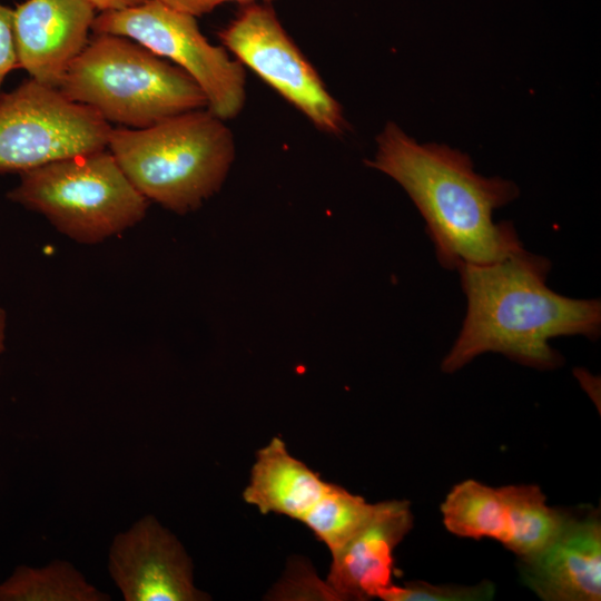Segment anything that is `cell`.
<instances>
[{"mask_svg": "<svg viewBox=\"0 0 601 601\" xmlns=\"http://www.w3.org/2000/svg\"><path fill=\"white\" fill-rule=\"evenodd\" d=\"M70 562L53 560L43 566L19 565L0 582V601H109Z\"/></svg>", "mask_w": 601, "mask_h": 601, "instance_id": "16", "label": "cell"}, {"mask_svg": "<svg viewBox=\"0 0 601 601\" xmlns=\"http://www.w3.org/2000/svg\"><path fill=\"white\" fill-rule=\"evenodd\" d=\"M445 528L462 538L509 540L508 510L500 487L475 480L456 484L441 505Z\"/></svg>", "mask_w": 601, "mask_h": 601, "instance_id": "15", "label": "cell"}, {"mask_svg": "<svg viewBox=\"0 0 601 601\" xmlns=\"http://www.w3.org/2000/svg\"><path fill=\"white\" fill-rule=\"evenodd\" d=\"M111 130L95 110L30 78L0 93V173L107 149Z\"/></svg>", "mask_w": 601, "mask_h": 601, "instance_id": "7", "label": "cell"}, {"mask_svg": "<svg viewBox=\"0 0 601 601\" xmlns=\"http://www.w3.org/2000/svg\"><path fill=\"white\" fill-rule=\"evenodd\" d=\"M95 33L129 38L161 58L171 60L200 87L207 109L229 120L246 101L244 65L231 59L224 47L211 45L201 33L196 17L159 0L112 11H102L92 23Z\"/></svg>", "mask_w": 601, "mask_h": 601, "instance_id": "6", "label": "cell"}, {"mask_svg": "<svg viewBox=\"0 0 601 601\" xmlns=\"http://www.w3.org/2000/svg\"><path fill=\"white\" fill-rule=\"evenodd\" d=\"M159 1H161L162 3L178 11L188 13L194 17H199V16L211 12L218 6L225 2H229V1H235V2H238L239 4H244L248 2H255V1L270 3L275 0H159Z\"/></svg>", "mask_w": 601, "mask_h": 601, "instance_id": "20", "label": "cell"}, {"mask_svg": "<svg viewBox=\"0 0 601 601\" xmlns=\"http://www.w3.org/2000/svg\"><path fill=\"white\" fill-rule=\"evenodd\" d=\"M328 485L319 473L294 457L280 437L274 436L257 451L243 499L263 514L302 521Z\"/></svg>", "mask_w": 601, "mask_h": 601, "instance_id": "13", "label": "cell"}, {"mask_svg": "<svg viewBox=\"0 0 601 601\" xmlns=\"http://www.w3.org/2000/svg\"><path fill=\"white\" fill-rule=\"evenodd\" d=\"M523 583L544 601H600L601 522L598 510L569 515L540 553L519 562Z\"/></svg>", "mask_w": 601, "mask_h": 601, "instance_id": "11", "label": "cell"}, {"mask_svg": "<svg viewBox=\"0 0 601 601\" xmlns=\"http://www.w3.org/2000/svg\"><path fill=\"white\" fill-rule=\"evenodd\" d=\"M7 341V315L6 311L0 306V356L6 349Z\"/></svg>", "mask_w": 601, "mask_h": 601, "instance_id": "22", "label": "cell"}, {"mask_svg": "<svg viewBox=\"0 0 601 601\" xmlns=\"http://www.w3.org/2000/svg\"><path fill=\"white\" fill-rule=\"evenodd\" d=\"M108 571L126 601H205L183 543L154 515L118 533L109 548Z\"/></svg>", "mask_w": 601, "mask_h": 601, "instance_id": "9", "label": "cell"}, {"mask_svg": "<svg viewBox=\"0 0 601 601\" xmlns=\"http://www.w3.org/2000/svg\"><path fill=\"white\" fill-rule=\"evenodd\" d=\"M550 269L548 258L525 249L491 264L459 267L467 307L442 371L454 373L486 352L551 370L562 364V356L550 339L570 335L597 339L600 300L555 293L546 285Z\"/></svg>", "mask_w": 601, "mask_h": 601, "instance_id": "1", "label": "cell"}, {"mask_svg": "<svg viewBox=\"0 0 601 601\" xmlns=\"http://www.w3.org/2000/svg\"><path fill=\"white\" fill-rule=\"evenodd\" d=\"M88 0H26L13 9L18 67L31 79L59 87L88 43L96 18Z\"/></svg>", "mask_w": 601, "mask_h": 601, "instance_id": "10", "label": "cell"}, {"mask_svg": "<svg viewBox=\"0 0 601 601\" xmlns=\"http://www.w3.org/2000/svg\"><path fill=\"white\" fill-rule=\"evenodd\" d=\"M17 67L18 57L13 33V9L0 2V91L6 77Z\"/></svg>", "mask_w": 601, "mask_h": 601, "instance_id": "19", "label": "cell"}, {"mask_svg": "<svg viewBox=\"0 0 601 601\" xmlns=\"http://www.w3.org/2000/svg\"><path fill=\"white\" fill-rule=\"evenodd\" d=\"M20 175L8 198L79 244H98L142 220L148 200L109 150L56 160Z\"/></svg>", "mask_w": 601, "mask_h": 601, "instance_id": "5", "label": "cell"}, {"mask_svg": "<svg viewBox=\"0 0 601 601\" xmlns=\"http://www.w3.org/2000/svg\"><path fill=\"white\" fill-rule=\"evenodd\" d=\"M218 37L238 61L303 112L318 130L332 135L346 130L341 105L288 36L270 3L240 4Z\"/></svg>", "mask_w": 601, "mask_h": 601, "instance_id": "8", "label": "cell"}, {"mask_svg": "<svg viewBox=\"0 0 601 601\" xmlns=\"http://www.w3.org/2000/svg\"><path fill=\"white\" fill-rule=\"evenodd\" d=\"M508 510L510 536L505 548L520 560L534 556L558 536L570 513L546 504L533 484L500 487Z\"/></svg>", "mask_w": 601, "mask_h": 601, "instance_id": "14", "label": "cell"}, {"mask_svg": "<svg viewBox=\"0 0 601 601\" xmlns=\"http://www.w3.org/2000/svg\"><path fill=\"white\" fill-rule=\"evenodd\" d=\"M59 91L107 122L145 128L207 107L196 81L134 40L96 33L66 71Z\"/></svg>", "mask_w": 601, "mask_h": 601, "instance_id": "4", "label": "cell"}, {"mask_svg": "<svg viewBox=\"0 0 601 601\" xmlns=\"http://www.w3.org/2000/svg\"><path fill=\"white\" fill-rule=\"evenodd\" d=\"M107 148L148 201L178 214L218 191L235 158L231 130L203 108L145 128L112 129Z\"/></svg>", "mask_w": 601, "mask_h": 601, "instance_id": "3", "label": "cell"}, {"mask_svg": "<svg viewBox=\"0 0 601 601\" xmlns=\"http://www.w3.org/2000/svg\"><path fill=\"white\" fill-rule=\"evenodd\" d=\"M367 166L397 181L426 224L436 258L449 269L491 264L523 250L511 221L495 223L493 211L519 195L516 185L483 177L470 157L444 145L418 144L387 122Z\"/></svg>", "mask_w": 601, "mask_h": 601, "instance_id": "2", "label": "cell"}, {"mask_svg": "<svg viewBox=\"0 0 601 601\" xmlns=\"http://www.w3.org/2000/svg\"><path fill=\"white\" fill-rule=\"evenodd\" d=\"M375 511L376 503H367L364 497L329 483L302 522L333 555L371 521Z\"/></svg>", "mask_w": 601, "mask_h": 601, "instance_id": "17", "label": "cell"}, {"mask_svg": "<svg viewBox=\"0 0 601 601\" xmlns=\"http://www.w3.org/2000/svg\"><path fill=\"white\" fill-rule=\"evenodd\" d=\"M95 9L102 11H112L129 8L141 3L145 0H88Z\"/></svg>", "mask_w": 601, "mask_h": 601, "instance_id": "21", "label": "cell"}, {"mask_svg": "<svg viewBox=\"0 0 601 601\" xmlns=\"http://www.w3.org/2000/svg\"><path fill=\"white\" fill-rule=\"evenodd\" d=\"M412 526L408 501L376 503L371 521L332 555L326 584L335 599L370 600L393 584V553Z\"/></svg>", "mask_w": 601, "mask_h": 601, "instance_id": "12", "label": "cell"}, {"mask_svg": "<svg viewBox=\"0 0 601 601\" xmlns=\"http://www.w3.org/2000/svg\"><path fill=\"white\" fill-rule=\"evenodd\" d=\"M494 585L483 581L476 585H434L424 581H410L403 587L391 584L380 591L384 601H484L494 595Z\"/></svg>", "mask_w": 601, "mask_h": 601, "instance_id": "18", "label": "cell"}]
</instances>
